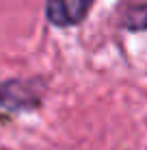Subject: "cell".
<instances>
[{
  "instance_id": "cell-1",
  "label": "cell",
  "mask_w": 147,
  "mask_h": 150,
  "mask_svg": "<svg viewBox=\"0 0 147 150\" xmlns=\"http://www.w3.org/2000/svg\"><path fill=\"white\" fill-rule=\"evenodd\" d=\"M93 0H48L45 15L54 26H74L82 22Z\"/></svg>"
},
{
  "instance_id": "cell-2",
  "label": "cell",
  "mask_w": 147,
  "mask_h": 150,
  "mask_svg": "<svg viewBox=\"0 0 147 150\" xmlns=\"http://www.w3.org/2000/svg\"><path fill=\"white\" fill-rule=\"evenodd\" d=\"M35 102H37V98H35L30 85L7 83V85L0 87V105L7 107V109H20V107H28Z\"/></svg>"
},
{
  "instance_id": "cell-3",
  "label": "cell",
  "mask_w": 147,
  "mask_h": 150,
  "mask_svg": "<svg viewBox=\"0 0 147 150\" xmlns=\"http://www.w3.org/2000/svg\"><path fill=\"white\" fill-rule=\"evenodd\" d=\"M123 26L128 30H147V4L132 9L123 20Z\"/></svg>"
}]
</instances>
